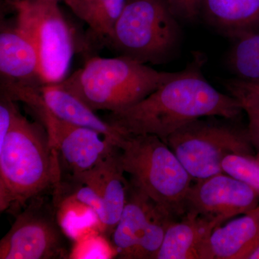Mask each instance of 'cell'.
I'll return each instance as SVG.
<instances>
[{"label":"cell","instance_id":"28","mask_svg":"<svg viewBox=\"0 0 259 259\" xmlns=\"http://www.w3.org/2000/svg\"><path fill=\"white\" fill-rule=\"evenodd\" d=\"M256 156V158H258V160L259 161V150L258 151V153H257L256 156Z\"/></svg>","mask_w":259,"mask_h":259},{"label":"cell","instance_id":"3","mask_svg":"<svg viewBox=\"0 0 259 259\" xmlns=\"http://www.w3.org/2000/svg\"><path fill=\"white\" fill-rule=\"evenodd\" d=\"M178 73L157 71L125 56H95L56 84L95 111L115 112L144 100Z\"/></svg>","mask_w":259,"mask_h":259},{"label":"cell","instance_id":"25","mask_svg":"<svg viewBox=\"0 0 259 259\" xmlns=\"http://www.w3.org/2000/svg\"><path fill=\"white\" fill-rule=\"evenodd\" d=\"M224 83L240 89L259 98V81H242L235 78V79L227 80Z\"/></svg>","mask_w":259,"mask_h":259},{"label":"cell","instance_id":"6","mask_svg":"<svg viewBox=\"0 0 259 259\" xmlns=\"http://www.w3.org/2000/svg\"><path fill=\"white\" fill-rule=\"evenodd\" d=\"M238 119L210 116L192 121L167 138L166 144L194 180L224 173L230 155H253L248 127Z\"/></svg>","mask_w":259,"mask_h":259},{"label":"cell","instance_id":"15","mask_svg":"<svg viewBox=\"0 0 259 259\" xmlns=\"http://www.w3.org/2000/svg\"><path fill=\"white\" fill-rule=\"evenodd\" d=\"M38 93L48 108L54 115L73 125L88 127L100 133L118 147L126 134L103 120L79 97L59 85L42 84Z\"/></svg>","mask_w":259,"mask_h":259},{"label":"cell","instance_id":"4","mask_svg":"<svg viewBox=\"0 0 259 259\" xmlns=\"http://www.w3.org/2000/svg\"><path fill=\"white\" fill-rule=\"evenodd\" d=\"M118 148L131 183L177 219L183 217L194 180L169 146L153 135L126 134Z\"/></svg>","mask_w":259,"mask_h":259},{"label":"cell","instance_id":"23","mask_svg":"<svg viewBox=\"0 0 259 259\" xmlns=\"http://www.w3.org/2000/svg\"><path fill=\"white\" fill-rule=\"evenodd\" d=\"M226 90L232 96L236 97L241 102L243 111L248 117V133L252 144L257 151L259 150V98L250 94L224 83Z\"/></svg>","mask_w":259,"mask_h":259},{"label":"cell","instance_id":"12","mask_svg":"<svg viewBox=\"0 0 259 259\" xmlns=\"http://www.w3.org/2000/svg\"><path fill=\"white\" fill-rule=\"evenodd\" d=\"M259 241V205L218 226L204 243L199 259H245Z\"/></svg>","mask_w":259,"mask_h":259},{"label":"cell","instance_id":"17","mask_svg":"<svg viewBox=\"0 0 259 259\" xmlns=\"http://www.w3.org/2000/svg\"><path fill=\"white\" fill-rule=\"evenodd\" d=\"M200 15L231 39L259 30V0H201Z\"/></svg>","mask_w":259,"mask_h":259},{"label":"cell","instance_id":"7","mask_svg":"<svg viewBox=\"0 0 259 259\" xmlns=\"http://www.w3.org/2000/svg\"><path fill=\"white\" fill-rule=\"evenodd\" d=\"M38 87L1 83V92L23 102L47 131L51 144L59 156L61 172L67 177L92 169L118 148L94 130L69 123L48 108Z\"/></svg>","mask_w":259,"mask_h":259},{"label":"cell","instance_id":"22","mask_svg":"<svg viewBox=\"0 0 259 259\" xmlns=\"http://www.w3.org/2000/svg\"><path fill=\"white\" fill-rule=\"evenodd\" d=\"M64 183L69 187V190L60 185L57 188L64 191L66 193L71 194L75 199L79 200L81 203L86 204L95 213L100 223V231L104 234L107 223V214L105 210V203L100 194L90 187L81 182H73V181L61 180ZM105 235V234H104Z\"/></svg>","mask_w":259,"mask_h":259},{"label":"cell","instance_id":"27","mask_svg":"<svg viewBox=\"0 0 259 259\" xmlns=\"http://www.w3.org/2000/svg\"><path fill=\"white\" fill-rule=\"evenodd\" d=\"M18 1H23V0H12L11 2H18ZM52 1H56V2H60V1H63V2H64L65 0H52Z\"/></svg>","mask_w":259,"mask_h":259},{"label":"cell","instance_id":"11","mask_svg":"<svg viewBox=\"0 0 259 259\" xmlns=\"http://www.w3.org/2000/svg\"><path fill=\"white\" fill-rule=\"evenodd\" d=\"M119 148L96 166L79 175L67 177V180L81 182L93 187L101 196L105 203L107 223L104 234L111 237L127 199L129 182L121 168L118 158Z\"/></svg>","mask_w":259,"mask_h":259},{"label":"cell","instance_id":"5","mask_svg":"<svg viewBox=\"0 0 259 259\" xmlns=\"http://www.w3.org/2000/svg\"><path fill=\"white\" fill-rule=\"evenodd\" d=\"M182 41L179 20L167 0H127L108 45L143 64L171 60Z\"/></svg>","mask_w":259,"mask_h":259},{"label":"cell","instance_id":"19","mask_svg":"<svg viewBox=\"0 0 259 259\" xmlns=\"http://www.w3.org/2000/svg\"><path fill=\"white\" fill-rule=\"evenodd\" d=\"M232 40L227 56L228 69L236 79L259 81V30L245 32Z\"/></svg>","mask_w":259,"mask_h":259},{"label":"cell","instance_id":"16","mask_svg":"<svg viewBox=\"0 0 259 259\" xmlns=\"http://www.w3.org/2000/svg\"><path fill=\"white\" fill-rule=\"evenodd\" d=\"M225 221L187 212L168 227L156 259H199L213 230Z\"/></svg>","mask_w":259,"mask_h":259},{"label":"cell","instance_id":"24","mask_svg":"<svg viewBox=\"0 0 259 259\" xmlns=\"http://www.w3.org/2000/svg\"><path fill=\"white\" fill-rule=\"evenodd\" d=\"M167 3L179 20L194 21L200 15L201 0H167Z\"/></svg>","mask_w":259,"mask_h":259},{"label":"cell","instance_id":"21","mask_svg":"<svg viewBox=\"0 0 259 259\" xmlns=\"http://www.w3.org/2000/svg\"><path fill=\"white\" fill-rule=\"evenodd\" d=\"M224 173L243 181L259 192V161L253 155L233 154L222 162Z\"/></svg>","mask_w":259,"mask_h":259},{"label":"cell","instance_id":"8","mask_svg":"<svg viewBox=\"0 0 259 259\" xmlns=\"http://www.w3.org/2000/svg\"><path fill=\"white\" fill-rule=\"evenodd\" d=\"M11 3L17 13V28L36 49L44 84L64 81L74 56V40L59 2L23 0Z\"/></svg>","mask_w":259,"mask_h":259},{"label":"cell","instance_id":"9","mask_svg":"<svg viewBox=\"0 0 259 259\" xmlns=\"http://www.w3.org/2000/svg\"><path fill=\"white\" fill-rule=\"evenodd\" d=\"M0 241V259L65 258L64 235L56 207L44 196L32 199Z\"/></svg>","mask_w":259,"mask_h":259},{"label":"cell","instance_id":"10","mask_svg":"<svg viewBox=\"0 0 259 259\" xmlns=\"http://www.w3.org/2000/svg\"><path fill=\"white\" fill-rule=\"evenodd\" d=\"M258 205V191L236 177L222 173L197 180L191 186L186 200V212L226 222Z\"/></svg>","mask_w":259,"mask_h":259},{"label":"cell","instance_id":"14","mask_svg":"<svg viewBox=\"0 0 259 259\" xmlns=\"http://www.w3.org/2000/svg\"><path fill=\"white\" fill-rule=\"evenodd\" d=\"M158 207L129 182L125 207L110 237L119 258L134 259Z\"/></svg>","mask_w":259,"mask_h":259},{"label":"cell","instance_id":"13","mask_svg":"<svg viewBox=\"0 0 259 259\" xmlns=\"http://www.w3.org/2000/svg\"><path fill=\"white\" fill-rule=\"evenodd\" d=\"M0 73L2 82L35 87L44 84L36 49L16 26L1 29Z\"/></svg>","mask_w":259,"mask_h":259},{"label":"cell","instance_id":"20","mask_svg":"<svg viewBox=\"0 0 259 259\" xmlns=\"http://www.w3.org/2000/svg\"><path fill=\"white\" fill-rule=\"evenodd\" d=\"M68 258L110 259L117 257V251L112 241L99 228L83 232L74 240Z\"/></svg>","mask_w":259,"mask_h":259},{"label":"cell","instance_id":"2","mask_svg":"<svg viewBox=\"0 0 259 259\" xmlns=\"http://www.w3.org/2000/svg\"><path fill=\"white\" fill-rule=\"evenodd\" d=\"M61 180L59 156L47 131L18 111L0 141V212L16 216L32 199L55 190Z\"/></svg>","mask_w":259,"mask_h":259},{"label":"cell","instance_id":"26","mask_svg":"<svg viewBox=\"0 0 259 259\" xmlns=\"http://www.w3.org/2000/svg\"><path fill=\"white\" fill-rule=\"evenodd\" d=\"M245 259H259V241Z\"/></svg>","mask_w":259,"mask_h":259},{"label":"cell","instance_id":"18","mask_svg":"<svg viewBox=\"0 0 259 259\" xmlns=\"http://www.w3.org/2000/svg\"><path fill=\"white\" fill-rule=\"evenodd\" d=\"M127 0H65L76 16L90 28L95 38L107 44Z\"/></svg>","mask_w":259,"mask_h":259},{"label":"cell","instance_id":"1","mask_svg":"<svg viewBox=\"0 0 259 259\" xmlns=\"http://www.w3.org/2000/svg\"><path fill=\"white\" fill-rule=\"evenodd\" d=\"M205 57L194 54L193 60L173 79L144 100L119 111L110 112L106 121L124 134H148L164 142L177 130L202 117L217 116L238 119L241 102L221 93L202 74Z\"/></svg>","mask_w":259,"mask_h":259}]
</instances>
